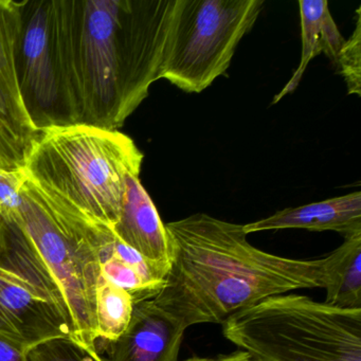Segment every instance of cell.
<instances>
[{"instance_id": "3957f363", "label": "cell", "mask_w": 361, "mask_h": 361, "mask_svg": "<svg viewBox=\"0 0 361 361\" xmlns=\"http://www.w3.org/2000/svg\"><path fill=\"white\" fill-rule=\"evenodd\" d=\"M143 158L135 141L119 130L75 124L39 132L24 170L37 185L113 229L126 179L140 174Z\"/></svg>"}, {"instance_id": "2e32d148", "label": "cell", "mask_w": 361, "mask_h": 361, "mask_svg": "<svg viewBox=\"0 0 361 361\" xmlns=\"http://www.w3.org/2000/svg\"><path fill=\"white\" fill-rule=\"evenodd\" d=\"M134 301L126 289L101 276L96 288L97 342L115 341L128 327Z\"/></svg>"}, {"instance_id": "277c9868", "label": "cell", "mask_w": 361, "mask_h": 361, "mask_svg": "<svg viewBox=\"0 0 361 361\" xmlns=\"http://www.w3.org/2000/svg\"><path fill=\"white\" fill-rule=\"evenodd\" d=\"M20 192L16 221L66 298L75 326L73 338L96 348V288L101 278V253L115 238L113 229L28 176Z\"/></svg>"}, {"instance_id": "52a82bcc", "label": "cell", "mask_w": 361, "mask_h": 361, "mask_svg": "<svg viewBox=\"0 0 361 361\" xmlns=\"http://www.w3.org/2000/svg\"><path fill=\"white\" fill-rule=\"evenodd\" d=\"M264 5V0H176L160 79L188 94L204 92L225 75Z\"/></svg>"}, {"instance_id": "30bf717a", "label": "cell", "mask_w": 361, "mask_h": 361, "mask_svg": "<svg viewBox=\"0 0 361 361\" xmlns=\"http://www.w3.org/2000/svg\"><path fill=\"white\" fill-rule=\"evenodd\" d=\"M139 176L140 174H130L126 179L121 212L113 227L114 234L145 259L170 266L168 230Z\"/></svg>"}, {"instance_id": "7c38bea8", "label": "cell", "mask_w": 361, "mask_h": 361, "mask_svg": "<svg viewBox=\"0 0 361 361\" xmlns=\"http://www.w3.org/2000/svg\"><path fill=\"white\" fill-rule=\"evenodd\" d=\"M20 27V0H0V121L28 154L39 133L20 97L16 69V45Z\"/></svg>"}, {"instance_id": "5b68a950", "label": "cell", "mask_w": 361, "mask_h": 361, "mask_svg": "<svg viewBox=\"0 0 361 361\" xmlns=\"http://www.w3.org/2000/svg\"><path fill=\"white\" fill-rule=\"evenodd\" d=\"M223 334L257 361H361V310L283 293L236 312Z\"/></svg>"}, {"instance_id": "5bb4252c", "label": "cell", "mask_w": 361, "mask_h": 361, "mask_svg": "<svg viewBox=\"0 0 361 361\" xmlns=\"http://www.w3.org/2000/svg\"><path fill=\"white\" fill-rule=\"evenodd\" d=\"M302 52L297 71L286 85L274 97L272 104L297 90L308 64L320 54H325L334 66L345 39L342 37L331 16L326 0H300Z\"/></svg>"}, {"instance_id": "4fadbf2b", "label": "cell", "mask_w": 361, "mask_h": 361, "mask_svg": "<svg viewBox=\"0 0 361 361\" xmlns=\"http://www.w3.org/2000/svg\"><path fill=\"white\" fill-rule=\"evenodd\" d=\"M169 270L170 266L145 259L116 236L101 253V276L128 290L134 302L155 297Z\"/></svg>"}, {"instance_id": "9a60e30c", "label": "cell", "mask_w": 361, "mask_h": 361, "mask_svg": "<svg viewBox=\"0 0 361 361\" xmlns=\"http://www.w3.org/2000/svg\"><path fill=\"white\" fill-rule=\"evenodd\" d=\"M324 303L361 310V234L344 238L341 246L322 259Z\"/></svg>"}, {"instance_id": "8fae6325", "label": "cell", "mask_w": 361, "mask_h": 361, "mask_svg": "<svg viewBox=\"0 0 361 361\" xmlns=\"http://www.w3.org/2000/svg\"><path fill=\"white\" fill-rule=\"evenodd\" d=\"M281 229L335 231L344 238L361 234V192L284 209L271 216L244 225L246 234Z\"/></svg>"}, {"instance_id": "ba28073f", "label": "cell", "mask_w": 361, "mask_h": 361, "mask_svg": "<svg viewBox=\"0 0 361 361\" xmlns=\"http://www.w3.org/2000/svg\"><path fill=\"white\" fill-rule=\"evenodd\" d=\"M16 69L25 109L37 133L79 124L63 47L59 0H20Z\"/></svg>"}, {"instance_id": "9c48e42d", "label": "cell", "mask_w": 361, "mask_h": 361, "mask_svg": "<svg viewBox=\"0 0 361 361\" xmlns=\"http://www.w3.org/2000/svg\"><path fill=\"white\" fill-rule=\"evenodd\" d=\"M185 327L152 299L134 302L130 323L115 341L97 342L104 361H178Z\"/></svg>"}, {"instance_id": "8992f818", "label": "cell", "mask_w": 361, "mask_h": 361, "mask_svg": "<svg viewBox=\"0 0 361 361\" xmlns=\"http://www.w3.org/2000/svg\"><path fill=\"white\" fill-rule=\"evenodd\" d=\"M75 337L66 298L16 219L0 214V341L26 354Z\"/></svg>"}, {"instance_id": "ffe728a7", "label": "cell", "mask_w": 361, "mask_h": 361, "mask_svg": "<svg viewBox=\"0 0 361 361\" xmlns=\"http://www.w3.org/2000/svg\"><path fill=\"white\" fill-rule=\"evenodd\" d=\"M26 156L25 147L0 121V168L6 170L23 169Z\"/></svg>"}, {"instance_id": "6da1fadb", "label": "cell", "mask_w": 361, "mask_h": 361, "mask_svg": "<svg viewBox=\"0 0 361 361\" xmlns=\"http://www.w3.org/2000/svg\"><path fill=\"white\" fill-rule=\"evenodd\" d=\"M176 0H59L79 124L118 130L160 80Z\"/></svg>"}, {"instance_id": "d6986e66", "label": "cell", "mask_w": 361, "mask_h": 361, "mask_svg": "<svg viewBox=\"0 0 361 361\" xmlns=\"http://www.w3.org/2000/svg\"><path fill=\"white\" fill-rule=\"evenodd\" d=\"M24 168L6 170L0 168V214L16 219L20 206V188L26 180Z\"/></svg>"}, {"instance_id": "44dd1931", "label": "cell", "mask_w": 361, "mask_h": 361, "mask_svg": "<svg viewBox=\"0 0 361 361\" xmlns=\"http://www.w3.org/2000/svg\"><path fill=\"white\" fill-rule=\"evenodd\" d=\"M185 361H257L244 350H236L230 354L219 355L216 357H192Z\"/></svg>"}, {"instance_id": "e0dca14e", "label": "cell", "mask_w": 361, "mask_h": 361, "mask_svg": "<svg viewBox=\"0 0 361 361\" xmlns=\"http://www.w3.org/2000/svg\"><path fill=\"white\" fill-rule=\"evenodd\" d=\"M27 361H104L96 348L73 337L48 340L26 353Z\"/></svg>"}, {"instance_id": "ac0fdd59", "label": "cell", "mask_w": 361, "mask_h": 361, "mask_svg": "<svg viewBox=\"0 0 361 361\" xmlns=\"http://www.w3.org/2000/svg\"><path fill=\"white\" fill-rule=\"evenodd\" d=\"M361 8L357 9L356 27L344 42L335 68L343 77L350 94L361 96Z\"/></svg>"}, {"instance_id": "7402d4cb", "label": "cell", "mask_w": 361, "mask_h": 361, "mask_svg": "<svg viewBox=\"0 0 361 361\" xmlns=\"http://www.w3.org/2000/svg\"><path fill=\"white\" fill-rule=\"evenodd\" d=\"M0 361H27V359L24 353L0 341Z\"/></svg>"}, {"instance_id": "7a4b0ae2", "label": "cell", "mask_w": 361, "mask_h": 361, "mask_svg": "<svg viewBox=\"0 0 361 361\" xmlns=\"http://www.w3.org/2000/svg\"><path fill=\"white\" fill-rule=\"evenodd\" d=\"M171 265L154 303L185 329L223 324L274 295L323 288L322 259H295L259 250L244 225L197 213L166 224Z\"/></svg>"}]
</instances>
